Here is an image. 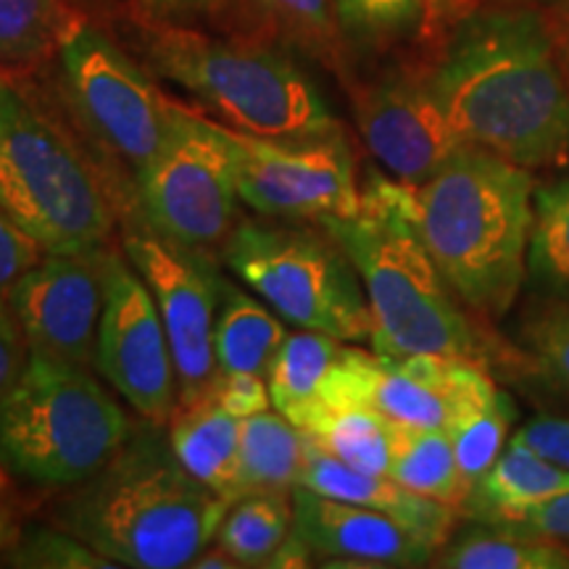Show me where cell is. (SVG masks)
Returning a JSON list of instances; mask_svg holds the SVG:
<instances>
[{"instance_id": "1", "label": "cell", "mask_w": 569, "mask_h": 569, "mask_svg": "<svg viewBox=\"0 0 569 569\" xmlns=\"http://www.w3.org/2000/svg\"><path fill=\"white\" fill-rule=\"evenodd\" d=\"M422 74L465 142L525 169L569 156V77L546 13L478 9L446 32Z\"/></svg>"}, {"instance_id": "2", "label": "cell", "mask_w": 569, "mask_h": 569, "mask_svg": "<svg viewBox=\"0 0 569 569\" xmlns=\"http://www.w3.org/2000/svg\"><path fill=\"white\" fill-rule=\"evenodd\" d=\"M532 190L528 169L472 142L430 180L401 182L427 253L453 293L486 317L507 315L528 274Z\"/></svg>"}, {"instance_id": "3", "label": "cell", "mask_w": 569, "mask_h": 569, "mask_svg": "<svg viewBox=\"0 0 569 569\" xmlns=\"http://www.w3.org/2000/svg\"><path fill=\"white\" fill-rule=\"evenodd\" d=\"M230 507L180 465L161 425L146 419L101 472L77 486L59 519L119 567L180 569L213 543Z\"/></svg>"}, {"instance_id": "4", "label": "cell", "mask_w": 569, "mask_h": 569, "mask_svg": "<svg viewBox=\"0 0 569 569\" xmlns=\"http://www.w3.org/2000/svg\"><path fill=\"white\" fill-rule=\"evenodd\" d=\"M353 261L372 311V348L388 356L446 353L482 361L486 343L461 311L407 217L401 182L369 177L353 217L322 219Z\"/></svg>"}, {"instance_id": "5", "label": "cell", "mask_w": 569, "mask_h": 569, "mask_svg": "<svg viewBox=\"0 0 569 569\" xmlns=\"http://www.w3.org/2000/svg\"><path fill=\"white\" fill-rule=\"evenodd\" d=\"M132 419L84 367L30 353L0 393V465L40 488H77L130 440Z\"/></svg>"}, {"instance_id": "6", "label": "cell", "mask_w": 569, "mask_h": 569, "mask_svg": "<svg viewBox=\"0 0 569 569\" xmlns=\"http://www.w3.org/2000/svg\"><path fill=\"white\" fill-rule=\"evenodd\" d=\"M148 59L161 77L196 96L230 130L256 138L340 130L309 74L264 42L161 27L148 34Z\"/></svg>"}, {"instance_id": "7", "label": "cell", "mask_w": 569, "mask_h": 569, "mask_svg": "<svg viewBox=\"0 0 569 569\" xmlns=\"http://www.w3.org/2000/svg\"><path fill=\"white\" fill-rule=\"evenodd\" d=\"M0 209L46 253L101 248L113 211L67 134L0 80Z\"/></svg>"}, {"instance_id": "8", "label": "cell", "mask_w": 569, "mask_h": 569, "mask_svg": "<svg viewBox=\"0 0 569 569\" xmlns=\"http://www.w3.org/2000/svg\"><path fill=\"white\" fill-rule=\"evenodd\" d=\"M227 269L284 322L343 340H372V311L353 261L330 232L243 219L222 243Z\"/></svg>"}, {"instance_id": "9", "label": "cell", "mask_w": 569, "mask_h": 569, "mask_svg": "<svg viewBox=\"0 0 569 569\" xmlns=\"http://www.w3.org/2000/svg\"><path fill=\"white\" fill-rule=\"evenodd\" d=\"M240 159L234 130L174 103L167 142L138 172L146 224L184 246H222L238 224Z\"/></svg>"}, {"instance_id": "10", "label": "cell", "mask_w": 569, "mask_h": 569, "mask_svg": "<svg viewBox=\"0 0 569 569\" xmlns=\"http://www.w3.org/2000/svg\"><path fill=\"white\" fill-rule=\"evenodd\" d=\"M501 393L478 359L446 353L388 356L346 348L322 386V403L367 407L403 427L448 430Z\"/></svg>"}, {"instance_id": "11", "label": "cell", "mask_w": 569, "mask_h": 569, "mask_svg": "<svg viewBox=\"0 0 569 569\" xmlns=\"http://www.w3.org/2000/svg\"><path fill=\"white\" fill-rule=\"evenodd\" d=\"M59 56L80 119L138 174L167 142L174 103L109 34L88 21L74 19Z\"/></svg>"}, {"instance_id": "12", "label": "cell", "mask_w": 569, "mask_h": 569, "mask_svg": "<svg viewBox=\"0 0 569 569\" xmlns=\"http://www.w3.org/2000/svg\"><path fill=\"white\" fill-rule=\"evenodd\" d=\"M124 251L148 282L172 348L177 407L203 401L219 377L213 353L222 272L206 248L163 238L142 224L124 232Z\"/></svg>"}, {"instance_id": "13", "label": "cell", "mask_w": 569, "mask_h": 569, "mask_svg": "<svg viewBox=\"0 0 569 569\" xmlns=\"http://www.w3.org/2000/svg\"><path fill=\"white\" fill-rule=\"evenodd\" d=\"M240 201L267 219L353 217L361 209L353 153L343 127L306 138L238 132Z\"/></svg>"}, {"instance_id": "14", "label": "cell", "mask_w": 569, "mask_h": 569, "mask_svg": "<svg viewBox=\"0 0 569 569\" xmlns=\"http://www.w3.org/2000/svg\"><path fill=\"white\" fill-rule=\"evenodd\" d=\"M96 369L142 419L167 422L177 409V372L159 306L132 261L109 251Z\"/></svg>"}, {"instance_id": "15", "label": "cell", "mask_w": 569, "mask_h": 569, "mask_svg": "<svg viewBox=\"0 0 569 569\" xmlns=\"http://www.w3.org/2000/svg\"><path fill=\"white\" fill-rule=\"evenodd\" d=\"M109 251L46 253L13 284L9 309L30 353L74 367H96L106 306Z\"/></svg>"}, {"instance_id": "16", "label": "cell", "mask_w": 569, "mask_h": 569, "mask_svg": "<svg viewBox=\"0 0 569 569\" xmlns=\"http://www.w3.org/2000/svg\"><path fill=\"white\" fill-rule=\"evenodd\" d=\"M356 124L396 180L419 184L467 146L448 122L422 71H390L356 92Z\"/></svg>"}, {"instance_id": "17", "label": "cell", "mask_w": 569, "mask_h": 569, "mask_svg": "<svg viewBox=\"0 0 569 569\" xmlns=\"http://www.w3.org/2000/svg\"><path fill=\"white\" fill-rule=\"evenodd\" d=\"M293 532L330 567H425L436 546L382 511L293 488Z\"/></svg>"}, {"instance_id": "18", "label": "cell", "mask_w": 569, "mask_h": 569, "mask_svg": "<svg viewBox=\"0 0 569 569\" xmlns=\"http://www.w3.org/2000/svg\"><path fill=\"white\" fill-rule=\"evenodd\" d=\"M298 486L327 498L356 503V507L382 511V515L398 519L403 528L417 532L419 538H425L436 549H440L451 536L453 519H457V507L419 496L415 490L403 488L401 482H396L390 475L361 472V469L348 467L346 461L319 448L311 438L309 446H306Z\"/></svg>"}, {"instance_id": "19", "label": "cell", "mask_w": 569, "mask_h": 569, "mask_svg": "<svg viewBox=\"0 0 569 569\" xmlns=\"http://www.w3.org/2000/svg\"><path fill=\"white\" fill-rule=\"evenodd\" d=\"M240 422L243 419L232 417L222 403L209 396L203 401L177 407L172 430H169V443H172L180 465L230 503L240 498Z\"/></svg>"}, {"instance_id": "20", "label": "cell", "mask_w": 569, "mask_h": 569, "mask_svg": "<svg viewBox=\"0 0 569 569\" xmlns=\"http://www.w3.org/2000/svg\"><path fill=\"white\" fill-rule=\"evenodd\" d=\"M565 490H569V469L553 465L530 446L511 438L496 465L469 490L465 507L475 522L490 525L511 511L546 501Z\"/></svg>"}, {"instance_id": "21", "label": "cell", "mask_w": 569, "mask_h": 569, "mask_svg": "<svg viewBox=\"0 0 569 569\" xmlns=\"http://www.w3.org/2000/svg\"><path fill=\"white\" fill-rule=\"evenodd\" d=\"M284 338L288 330L282 319H277L264 303L222 277L217 325H213V353H217L219 372L267 377Z\"/></svg>"}, {"instance_id": "22", "label": "cell", "mask_w": 569, "mask_h": 569, "mask_svg": "<svg viewBox=\"0 0 569 569\" xmlns=\"http://www.w3.org/2000/svg\"><path fill=\"white\" fill-rule=\"evenodd\" d=\"M343 351V340L317 330L288 332L267 372L272 407L303 430L322 407V386Z\"/></svg>"}, {"instance_id": "23", "label": "cell", "mask_w": 569, "mask_h": 569, "mask_svg": "<svg viewBox=\"0 0 569 569\" xmlns=\"http://www.w3.org/2000/svg\"><path fill=\"white\" fill-rule=\"evenodd\" d=\"M309 438L301 427L274 411L240 422L238 490L240 498L264 490H293L301 475Z\"/></svg>"}, {"instance_id": "24", "label": "cell", "mask_w": 569, "mask_h": 569, "mask_svg": "<svg viewBox=\"0 0 569 569\" xmlns=\"http://www.w3.org/2000/svg\"><path fill=\"white\" fill-rule=\"evenodd\" d=\"M303 432L348 467L375 475L390 472L398 425L375 409L322 403L306 422Z\"/></svg>"}, {"instance_id": "25", "label": "cell", "mask_w": 569, "mask_h": 569, "mask_svg": "<svg viewBox=\"0 0 569 569\" xmlns=\"http://www.w3.org/2000/svg\"><path fill=\"white\" fill-rule=\"evenodd\" d=\"M446 569H569V549L559 540L480 522L438 553Z\"/></svg>"}, {"instance_id": "26", "label": "cell", "mask_w": 569, "mask_h": 569, "mask_svg": "<svg viewBox=\"0 0 569 569\" xmlns=\"http://www.w3.org/2000/svg\"><path fill=\"white\" fill-rule=\"evenodd\" d=\"M390 478L415 493L461 507L467 486L461 480L457 453L443 427H403L398 425Z\"/></svg>"}, {"instance_id": "27", "label": "cell", "mask_w": 569, "mask_h": 569, "mask_svg": "<svg viewBox=\"0 0 569 569\" xmlns=\"http://www.w3.org/2000/svg\"><path fill=\"white\" fill-rule=\"evenodd\" d=\"M293 530V490L248 493L232 503L213 543L240 567H267L272 553Z\"/></svg>"}, {"instance_id": "28", "label": "cell", "mask_w": 569, "mask_h": 569, "mask_svg": "<svg viewBox=\"0 0 569 569\" xmlns=\"http://www.w3.org/2000/svg\"><path fill=\"white\" fill-rule=\"evenodd\" d=\"M528 274L553 293L569 290V177L532 190Z\"/></svg>"}, {"instance_id": "29", "label": "cell", "mask_w": 569, "mask_h": 569, "mask_svg": "<svg viewBox=\"0 0 569 569\" xmlns=\"http://www.w3.org/2000/svg\"><path fill=\"white\" fill-rule=\"evenodd\" d=\"M74 24L63 0H0V63H34Z\"/></svg>"}, {"instance_id": "30", "label": "cell", "mask_w": 569, "mask_h": 569, "mask_svg": "<svg viewBox=\"0 0 569 569\" xmlns=\"http://www.w3.org/2000/svg\"><path fill=\"white\" fill-rule=\"evenodd\" d=\"M517 411L511 398L507 393H498L486 407L469 411L448 427L467 493L503 453Z\"/></svg>"}, {"instance_id": "31", "label": "cell", "mask_w": 569, "mask_h": 569, "mask_svg": "<svg viewBox=\"0 0 569 569\" xmlns=\"http://www.w3.org/2000/svg\"><path fill=\"white\" fill-rule=\"evenodd\" d=\"M256 6L284 40L325 61L338 59L336 0H256Z\"/></svg>"}, {"instance_id": "32", "label": "cell", "mask_w": 569, "mask_h": 569, "mask_svg": "<svg viewBox=\"0 0 569 569\" xmlns=\"http://www.w3.org/2000/svg\"><path fill=\"white\" fill-rule=\"evenodd\" d=\"M427 0H336L338 24L359 42H388L425 24Z\"/></svg>"}, {"instance_id": "33", "label": "cell", "mask_w": 569, "mask_h": 569, "mask_svg": "<svg viewBox=\"0 0 569 569\" xmlns=\"http://www.w3.org/2000/svg\"><path fill=\"white\" fill-rule=\"evenodd\" d=\"M522 348L549 386L569 393V303L546 306L522 327Z\"/></svg>"}, {"instance_id": "34", "label": "cell", "mask_w": 569, "mask_h": 569, "mask_svg": "<svg viewBox=\"0 0 569 569\" xmlns=\"http://www.w3.org/2000/svg\"><path fill=\"white\" fill-rule=\"evenodd\" d=\"M6 565L24 569H113L117 561L106 559L77 536L34 528L24 532L6 553Z\"/></svg>"}, {"instance_id": "35", "label": "cell", "mask_w": 569, "mask_h": 569, "mask_svg": "<svg viewBox=\"0 0 569 569\" xmlns=\"http://www.w3.org/2000/svg\"><path fill=\"white\" fill-rule=\"evenodd\" d=\"M46 253L21 227L0 209V309H9V298L19 277L32 269Z\"/></svg>"}, {"instance_id": "36", "label": "cell", "mask_w": 569, "mask_h": 569, "mask_svg": "<svg viewBox=\"0 0 569 569\" xmlns=\"http://www.w3.org/2000/svg\"><path fill=\"white\" fill-rule=\"evenodd\" d=\"M211 398L238 419L261 415L272 407L267 377L253 372H219L211 388Z\"/></svg>"}, {"instance_id": "37", "label": "cell", "mask_w": 569, "mask_h": 569, "mask_svg": "<svg viewBox=\"0 0 569 569\" xmlns=\"http://www.w3.org/2000/svg\"><path fill=\"white\" fill-rule=\"evenodd\" d=\"M490 525H501V528H511L519 532H530V536L569 543V490L553 498H546V501L511 511V515L501 517L498 522Z\"/></svg>"}, {"instance_id": "38", "label": "cell", "mask_w": 569, "mask_h": 569, "mask_svg": "<svg viewBox=\"0 0 569 569\" xmlns=\"http://www.w3.org/2000/svg\"><path fill=\"white\" fill-rule=\"evenodd\" d=\"M517 443L530 446L532 451L553 465L569 469V417H538L515 436Z\"/></svg>"}, {"instance_id": "39", "label": "cell", "mask_w": 569, "mask_h": 569, "mask_svg": "<svg viewBox=\"0 0 569 569\" xmlns=\"http://www.w3.org/2000/svg\"><path fill=\"white\" fill-rule=\"evenodd\" d=\"M27 340L11 309H0V393L11 386L27 365Z\"/></svg>"}, {"instance_id": "40", "label": "cell", "mask_w": 569, "mask_h": 569, "mask_svg": "<svg viewBox=\"0 0 569 569\" xmlns=\"http://www.w3.org/2000/svg\"><path fill=\"white\" fill-rule=\"evenodd\" d=\"M482 0H427L425 24L427 34H446L457 21L480 9Z\"/></svg>"}, {"instance_id": "41", "label": "cell", "mask_w": 569, "mask_h": 569, "mask_svg": "<svg viewBox=\"0 0 569 569\" xmlns=\"http://www.w3.org/2000/svg\"><path fill=\"white\" fill-rule=\"evenodd\" d=\"M315 551L306 546V540L301 536H296L293 530L288 532V538L282 540L280 549L272 553V559L267 561L269 569H298V567H309Z\"/></svg>"}, {"instance_id": "42", "label": "cell", "mask_w": 569, "mask_h": 569, "mask_svg": "<svg viewBox=\"0 0 569 569\" xmlns=\"http://www.w3.org/2000/svg\"><path fill=\"white\" fill-rule=\"evenodd\" d=\"M13 540V522L9 509V482H6V467L0 465V551L11 546Z\"/></svg>"}, {"instance_id": "43", "label": "cell", "mask_w": 569, "mask_h": 569, "mask_svg": "<svg viewBox=\"0 0 569 569\" xmlns=\"http://www.w3.org/2000/svg\"><path fill=\"white\" fill-rule=\"evenodd\" d=\"M190 567L193 569H234L240 565L222 549V546H213V549L211 546H206V549L198 553L196 561Z\"/></svg>"}, {"instance_id": "44", "label": "cell", "mask_w": 569, "mask_h": 569, "mask_svg": "<svg viewBox=\"0 0 569 569\" xmlns=\"http://www.w3.org/2000/svg\"><path fill=\"white\" fill-rule=\"evenodd\" d=\"M561 6H569V0H567V3H561ZM551 27H553V34H557L561 63H565V71L569 77V9L557 13V17L551 19Z\"/></svg>"}, {"instance_id": "45", "label": "cell", "mask_w": 569, "mask_h": 569, "mask_svg": "<svg viewBox=\"0 0 569 569\" xmlns=\"http://www.w3.org/2000/svg\"><path fill=\"white\" fill-rule=\"evenodd\" d=\"M156 6H167V9H182V6H198L209 3V0H151Z\"/></svg>"}, {"instance_id": "46", "label": "cell", "mask_w": 569, "mask_h": 569, "mask_svg": "<svg viewBox=\"0 0 569 569\" xmlns=\"http://www.w3.org/2000/svg\"><path fill=\"white\" fill-rule=\"evenodd\" d=\"M498 6H528L532 0H496Z\"/></svg>"}, {"instance_id": "47", "label": "cell", "mask_w": 569, "mask_h": 569, "mask_svg": "<svg viewBox=\"0 0 569 569\" xmlns=\"http://www.w3.org/2000/svg\"><path fill=\"white\" fill-rule=\"evenodd\" d=\"M546 3H567V0H546Z\"/></svg>"}]
</instances>
